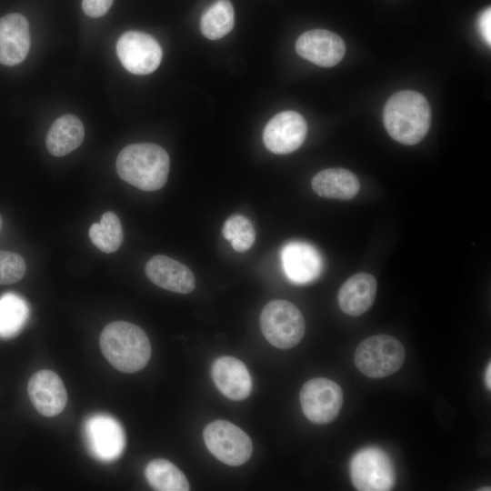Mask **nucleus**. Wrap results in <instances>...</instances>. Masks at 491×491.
<instances>
[{"label":"nucleus","instance_id":"1","mask_svg":"<svg viewBox=\"0 0 491 491\" xmlns=\"http://www.w3.org/2000/svg\"><path fill=\"white\" fill-rule=\"evenodd\" d=\"M383 121L389 135L398 143L413 145L429 130L431 113L426 98L420 93L403 90L386 103Z\"/></svg>","mask_w":491,"mask_h":491},{"label":"nucleus","instance_id":"2","mask_svg":"<svg viewBox=\"0 0 491 491\" xmlns=\"http://www.w3.org/2000/svg\"><path fill=\"white\" fill-rule=\"evenodd\" d=\"M115 167L120 178L131 185L143 191H155L166 183L170 158L158 145L137 143L120 151Z\"/></svg>","mask_w":491,"mask_h":491},{"label":"nucleus","instance_id":"3","mask_svg":"<svg viewBox=\"0 0 491 491\" xmlns=\"http://www.w3.org/2000/svg\"><path fill=\"white\" fill-rule=\"evenodd\" d=\"M99 344L106 360L123 373L140 371L151 356V345L145 331L126 321H115L105 326Z\"/></svg>","mask_w":491,"mask_h":491},{"label":"nucleus","instance_id":"4","mask_svg":"<svg viewBox=\"0 0 491 491\" xmlns=\"http://www.w3.org/2000/svg\"><path fill=\"white\" fill-rule=\"evenodd\" d=\"M405 356V348L398 339L389 335H376L357 346L355 364L366 376L382 378L398 371Z\"/></svg>","mask_w":491,"mask_h":491},{"label":"nucleus","instance_id":"5","mask_svg":"<svg viewBox=\"0 0 491 491\" xmlns=\"http://www.w3.org/2000/svg\"><path fill=\"white\" fill-rule=\"evenodd\" d=\"M261 331L274 346L288 349L296 346L306 330L305 319L300 310L286 300L267 303L260 316Z\"/></svg>","mask_w":491,"mask_h":491},{"label":"nucleus","instance_id":"6","mask_svg":"<svg viewBox=\"0 0 491 491\" xmlns=\"http://www.w3.org/2000/svg\"><path fill=\"white\" fill-rule=\"evenodd\" d=\"M203 437L210 453L226 465H243L252 455L251 439L231 422L215 420L209 423L203 431Z\"/></svg>","mask_w":491,"mask_h":491},{"label":"nucleus","instance_id":"7","mask_svg":"<svg viewBox=\"0 0 491 491\" xmlns=\"http://www.w3.org/2000/svg\"><path fill=\"white\" fill-rule=\"evenodd\" d=\"M350 472L353 485L361 491H385L392 489L395 472L387 455L376 447L364 448L351 460Z\"/></svg>","mask_w":491,"mask_h":491},{"label":"nucleus","instance_id":"8","mask_svg":"<svg viewBox=\"0 0 491 491\" xmlns=\"http://www.w3.org/2000/svg\"><path fill=\"white\" fill-rule=\"evenodd\" d=\"M304 415L315 424H327L339 414L343 392L335 381L316 377L306 382L299 394Z\"/></svg>","mask_w":491,"mask_h":491},{"label":"nucleus","instance_id":"9","mask_svg":"<svg viewBox=\"0 0 491 491\" xmlns=\"http://www.w3.org/2000/svg\"><path fill=\"white\" fill-rule=\"evenodd\" d=\"M116 54L123 66L134 75H148L159 66L163 51L150 35L140 31L124 33L116 43Z\"/></svg>","mask_w":491,"mask_h":491},{"label":"nucleus","instance_id":"10","mask_svg":"<svg viewBox=\"0 0 491 491\" xmlns=\"http://www.w3.org/2000/svg\"><path fill=\"white\" fill-rule=\"evenodd\" d=\"M84 434L92 456L102 462L117 459L125 446V435L120 423L113 416L95 414L85 423Z\"/></svg>","mask_w":491,"mask_h":491},{"label":"nucleus","instance_id":"11","mask_svg":"<svg viewBox=\"0 0 491 491\" xmlns=\"http://www.w3.org/2000/svg\"><path fill=\"white\" fill-rule=\"evenodd\" d=\"M306 133V122L299 113L284 111L276 115L266 124L263 132V141L272 153L286 155L302 145Z\"/></svg>","mask_w":491,"mask_h":491},{"label":"nucleus","instance_id":"12","mask_svg":"<svg viewBox=\"0 0 491 491\" xmlns=\"http://www.w3.org/2000/svg\"><path fill=\"white\" fill-rule=\"evenodd\" d=\"M296 50L301 57L315 65L331 67L342 60L346 45L338 35L328 30L314 29L298 37Z\"/></svg>","mask_w":491,"mask_h":491},{"label":"nucleus","instance_id":"13","mask_svg":"<svg viewBox=\"0 0 491 491\" xmlns=\"http://www.w3.org/2000/svg\"><path fill=\"white\" fill-rule=\"evenodd\" d=\"M27 393L36 411L44 416L59 415L67 402V392L60 376L51 370H40L28 381Z\"/></svg>","mask_w":491,"mask_h":491},{"label":"nucleus","instance_id":"14","mask_svg":"<svg viewBox=\"0 0 491 491\" xmlns=\"http://www.w3.org/2000/svg\"><path fill=\"white\" fill-rule=\"evenodd\" d=\"M30 49L27 19L12 13L0 18V64L13 66L22 63Z\"/></svg>","mask_w":491,"mask_h":491},{"label":"nucleus","instance_id":"15","mask_svg":"<svg viewBox=\"0 0 491 491\" xmlns=\"http://www.w3.org/2000/svg\"><path fill=\"white\" fill-rule=\"evenodd\" d=\"M281 260L287 277L296 284H306L316 279L323 267L318 251L311 245L293 241L281 251Z\"/></svg>","mask_w":491,"mask_h":491},{"label":"nucleus","instance_id":"16","mask_svg":"<svg viewBox=\"0 0 491 491\" xmlns=\"http://www.w3.org/2000/svg\"><path fill=\"white\" fill-rule=\"evenodd\" d=\"M145 271L153 284L172 292L188 294L195 286L194 274L186 266L163 255L151 257Z\"/></svg>","mask_w":491,"mask_h":491},{"label":"nucleus","instance_id":"17","mask_svg":"<svg viewBox=\"0 0 491 491\" xmlns=\"http://www.w3.org/2000/svg\"><path fill=\"white\" fill-rule=\"evenodd\" d=\"M211 376L217 389L227 398L243 400L252 391V378L246 365L233 356L215 359Z\"/></svg>","mask_w":491,"mask_h":491},{"label":"nucleus","instance_id":"18","mask_svg":"<svg viewBox=\"0 0 491 491\" xmlns=\"http://www.w3.org/2000/svg\"><path fill=\"white\" fill-rule=\"evenodd\" d=\"M376 288V279L372 275L358 273L352 276L338 291L340 309L352 316L366 313L375 302Z\"/></svg>","mask_w":491,"mask_h":491},{"label":"nucleus","instance_id":"19","mask_svg":"<svg viewBox=\"0 0 491 491\" xmlns=\"http://www.w3.org/2000/svg\"><path fill=\"white\" fill-rule=\"evenodd\" d=\"M311 184L319 196L329 199L350 200L360 189L356 175L345 168L322 170L314 175Z\"/></svg>","mask_w":491,"mask_h":491},{"label":"nucleus","instance_id":"20","mask_svg":"<svg viewBox=\"0 0 491 491\" xmlns=\"http://www.w3.org/2000/svg\"><path fill=\"white\" fill-rule=\"evenodd\" d=\"M85 137V128L81 120L71 114L64 115L50 126L45 145L54 156H64L76 149Z\"/></svg>","mask_w":491,"mask_h":491},{"label":"nucleus","instance_id":"21","mask_svg":"<svg viewBox=\"0 0 491 491\" xmlns=\"http://www.w3.org/2000/svg\"><path fill=\"white\" fill-rule=\"evenodd\" d=\"M149 485L158 491H187L189 483L184 473L166 459L149 462L145 469Z\"/></svg>","mask_w":491,"mask_h":491},{"label":"nucleus","instance_id":"22","mask_svg":"<svg viewBox=\"0 0 491 491\" xmlns=\"http://www.w3.org/2000/svg\"><path fill=\"white\" fill-rule=\"evenodd\" d=\"M235 14L228 0H217L202 15L200 30L204 36L217 40L227 35L234 26Z\"/></svg>","mask_w":491,"mask_h":491},{"label":"nucleus","instance_id":"23","mask_svg":"<svg viewBox=\"0 0 491 491\" xmlns=\"http://www.w3.org/2000/svg\"><path fill=\"white\" fill-rule=\"evenodd\" d=\"M29 310L19 296L7 293L0 297V337H12L25 326Z\"/></svg>","mask_w":491,"mask_h":491},{"label":"nucleus","instance_id":"24","mask_svg":"<svg viewBox=\"0 0 491 491\" xmlns=\"http://www.w3.org/2000/svg\"><path fill=\"white\" fill-rule=\"evenodd\" d=\"M89 237L104 253L118 250L123 242V229L118 216L112 211L104 213L101 221L91 225Z\"/></svg>","mask_w":491,"mask_h":491},{"label":"nucleus","instance_id":"25","mask_svg":"<svg viewBox=\"0 0 491 491\" xmlns=\"http://www.w3.org/2000/svg\"><path fill=\"white\" fill-rule=\"evenodd\" d=\"M222 234L236 252L247 251L256 238L255 228L250 220L242 215L229 216L223 225Z\"/></svg>","mask_w":491,"mask_h":491},{"label":"nucleus","instance_id":"26","mask_svg":"<svg viewBox=\"0 0 491 491\" xmlns=\"http://www.w3.org/2000/svg\"><path fill=\"white\" fill-rule=\"evenodd\" d=\"M26 269L24 258L14 252L0 250V285L18 282Z\"/></svg>","mask_w":491,"mask_h":491},{"label":"nucleus","instance_id":"27","mask_svg":"<svg viewBox=\"0 0 491 491\" xmlns=\"http://www.w3.org/2000/svg\"><path fill=\"white\" fill-rule=\"evenodd\" d=\"M114 0H83L82 7L85 14L90 17H100L105 15Z\"/></svg>","mask_w":491,"mask_h":491},{"label":"nucleus","instance_id":"28","mask_svg":"<svg viewBox=\"0 0 491 491\" xmlns=\"http://www.w3.org/2000/svg\"><path fill=\"white\" fill-rule=\"evenodd\" d=\"M477 27L479 34L485 42L490 45L491 44V9L487 7L479 15L477 19Z\"/></svg>","mask_w":491,"mask_h":491},{"label":"nucleus","instance_id":"29","mask_svg":"<svg viewBox=\"0 0 491 491\" xmlns=\"http://www.w3.org/2000/svg\"><path fill=\"white\" fill-rule=\"evenodd\" d=\"M491 365L490 363L487 366L486 372V387L490 390L491 388Z\"/></svg>","mask_w":491,"mask_h":491}]
</instances>
